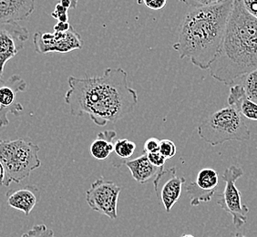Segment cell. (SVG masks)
Here are the masks:
<instances>
[{"instance_id": "obj_1", "label": "cell", "mask_w": 257, "mask_h": 237, "mask_svg": "<svg viewBox=\"0 0 257 237\" xmlns=\"http://www.w3.org/2000/svg\"><path fill=\"white\" fill-rule=\"evenodd\" d=\"M68 84L64 99L70 115L87 114L99 127L125 118L138 104L137 91L128 86V73L121 68H108L101 76H70Z\"/></svg>"}, {"instance_id": "obj_2", "label": "cell", "mask_w": 257, "mask_h": 237, "mask_svg": "<svg viewBox=\"0 0 257 237\" xmlns=\"http://www.w3.org/2000/svg\"><path fill=\"white\" fill-rule=\"evenodd\" d=\"M257 69V19L233 0L231 14L210 75L226 86Z\"/></svg>"}, {"instance_id": "obj_3", "label": "cell", "mask_w": 257, "mask_h": 237, "mask_svg": "<svg viewBox=\"0 0 257 237\" xmlns=\"http://www.w3.org/2000/svg\"><path fill=\"white\" fill-rule=\"evenodd\" d=\"M232 5L233 0H224L218 5L189 11L173 46L180 59H188L200 69H209L222 44Z\"/></svg>"}, {"instance_id": "obj_4", "label": "cell", "mask_w": 257, "mask_h": 237, "mask_svg": "<svg viewBox=\"0 0 257 237\" xmlns=\"http://www.w3.org/2000/svg\"><path fill=\"white\" fill-rule=\"evenodd\" d=\"M198 135L206 144L216 146L228 142H243L251 133L237 110L228 106L213 112L198 125Z\"/></svg>"}, {"instance_id": "obj_5", "label": "cell", "mask_w": 257, "mask_h": 237, "mask_svg": "<svg viewBox=\"0 0 257 237\" xmlns=\"http://www.w3.org/2000/svg\"><path fill=\"white\" fill-rule=\"evenodd\" d=\"M39 153L40 147L37 144L24 139H0V162L6 171L4 186H10L11 183H21L36 169L40 168Z\"/></svg>"}, {"instance_id": "obj_6", "label": "cell", "mask_w": 257, "mask_h": 237, "mask_svg": "<svg viewBox=\"0 0 257 237\" xmlns=\"http://www.w3.org/2000/svg\"><path fill=\"white\" fill-rule=\"evenodd\" d=\"M243 175V171L236 165H231L223 172L222 178L225 183L223 192L217 201L224 212L232 215L235 227L241 228L247 222L249 208L242 203L241 192L236 186V181Z\"/></svg>"}, {"instance_id": "obj_7", "label": "cell", "mask_w": 257, "mask_h": 237, "mask_svg": "<svg viewBox=\"0 0 257 237\" xmlns=\"http://www.w3.org/2000/svg\"><path fill=\"white\" fill-rule=\"evenodd\" d=\"M120 191L121 188L118 184L100 177L91 183L86 192V201L93 211L102 213L111 220H116Z\"/></svg>"}, {"instance_id": "obj_8", "label": "cell", "mask_w": 257, "mask_h": 237, "mask_svg": "<svg viewBox=\"0 0 257 237\" xmlns=\"http://www.w3.org/2000/svg\"><path fill=\"white\" fill-rule=\"evenodd\" d=\"M35 50L40 54H48L52 52L69 53L73 50H81L83 40L80 35L73 29L67 32H37L33 38Z\"/></svg>"}, {"instance_id": "obj_9", "label": "cell", "mask_w": 257, "mask_h": 237, "mask_svg": "<svg viewBox=\"0 0 257 237\" xmlns=\"http://www.w3.org/2000/svg\"><path fill=\"white\" fill-rule=\"evenodd\" d=\"M29 37V30L18 23H0V80L7 62L24 48Z\"/></svg>"}, {"instance_id": "obj_10", "label": "cell", "mask_w": 257, "mask_h": 237, "mask_svg": "<svg viewBox=\"0 0 257 237\" xmlns=\"http://www.w3.org/2000/svg\"><path fill=\"white\" fill-rule=\"evenodd\" d=\"M185 182V178L177 175L175 167L162 169L156 175L154 181V191L166 212H171L174 204L178 202Z\"/></svg>"}, {"instance_id": "obj_11", "label": "cell", "mask_w": 257, "mask_h": 237, "mask_svg": "<svg viewBox=\"0 0 257 237\" xmlns=\"http://www.w3.org/2000/svg\"><path fill=\"white\" fill-rule=\"evenodd\" d=\"M27 89L25 80L19 75H13L8 80H0V128L7 127L10 124L8 113L20 115L24 108L22 104L16 101V96Z\"/></svg>"}, {"instance_id": "obj_12", "label": "cell", "mask_w": 257, "mask_h": 237, "mask_svg": "<svg viewBox=\"0 0 257 237\" xmlns=\"http://www.w3.org/2000/svg\"><path fill=\"white\" fill-rule=\"evenodd\" d=\"M219 184L218 173L212 168H203L198 173L196 179L186 188L192 206L208 203L213 199Z\"/></svg>"}, {"instance_id": "obj_13", "label": "cell", "mask_w": 257, "mask_h": 237, "mask_svg": "<svg viewBox=\"0 0 257 237\" xmlns=\"http://www.w3.org/2000/svg\"><path fill=\"white\" fill-rule=\"evenodd\" d=\"M35 10V0H0V23H18Z\"/></svg>"}, {"instance_id": "obj_14", "label": "cell", "mask_w": 257, "mask_h": 237, "mask_svg": "<svg viewBox=\"0 0 257 237\" xmlns=\"http://www.w3.org/2000/svg\"><path fill=\"white\" fill-rule=\"evenodd\" d=\"M40 191L34 185H28L15 191L7 193L8 204L10 207L30 215L39 201Z\"/></svg>"}, {"instance_id": "obj_15", "label": "cell", "mask_w": 257, "mask_h": 237, "mask_svg": "<svg viewBox=\"0 0 257 237\" xmlns=\"http://www.w3.org/2000/svg\"><path fill=\"white\" fill-rule=\"evenodd\" d=\"M124 164L130 170L134 180L141 184L147 183L151 179L156 177L159 172L163 169L158 168L150 163L145 153L138 158L125 162Z\"/></svg>"}, {"instance_id": "obj_16", "label": "cell", "mask_w": 257, "mask_h": 237, "mask_svg": "<svg viewBox=\"0 0 257 237\" xmlns=\"http://www.w3.org/2000/svg\"><path fill=\"white\" fill-rule=\"evenodd\" d=\"M116 135L117 134L113 130L99 133L89 148L91 156L99 161L109 158V155L114 152L113 140Z\"/></svg>"}, {"instance_id": "obj_17", "label": "cell", "mask_w": 257, "mask_h": 237, "mask_svg": "<svg viewBox=\"0 0 257 237\" xmlns=\"http://www.w3.org/2000/svg\"><path fill=\"white\" fill-rule=\"evenodd\" d=\"M232 108L236 109L242 117L257 122V103L248 99L246 94L242 96Z\"/></svg>"}, {"instance_id": "obj_18", "label": "cell", "mask_w": 257, "mask_h": 237, "mask_svg": "<svg viewBox=\"0 0 257 237\" xmlns=\"http://www.w3.org/2000/svg\"><path fill=\"white\" fill-rule=\"evenodd\" d=\"M242 86L244 89L246 97L257 103V69L242 76Z\"/></svg>"}, {"instance_id": "obj_19", "label": "cell", "mask_w": 257, "mask_h": 237, "mask_svg": "<svg viewBox=\"0 0 257 237\" xmlns=\"http://www.w3.org/2000/svg\"><path fill=\"white\" fill-rule=\"evenodd\" d=\"M136 144L127 139H119L114 144V152L119 158H130L134 155Z\"/></svg>"}, {"instance_id": "obj_20", "label": "cell", "mask_w": 257, "mask_h": 237, "mask_svg": "<svg viewBox=\"0 0 257 237\" xmlns=\"http://www.w3.org/2000/svg\"><path fill=\"white\" fill-rule=\"evenodd\" d=\"M159 152L167 160V159L173 158L175 156V154L177 153V148L173 141L168 139H163L160 141Z\"/></svg>"}, {"instance_id": "obj_21", "label": "cell", "mask_w": 257, "mask_h": 237, "mask_svg": "<svg viewBox=\"0 0 257 237\" xmlns=\"http://www.w3.org/2000/svg\"><path fill=\"white\" fill-rule=\"evenodd\" d=\"M21 237H56L53 230L49 229L45 224L34 225L29 232L22 234Z\"/></svg>"}, {"instance_id": "obj_22", "label": "cell", "mask_w": 257, "mask_h": 237, "mask_svg": "<svg viewBox=\"0 0 257 237\" xmlns=\"http://www.w3.org/2000/svg\"><path fill=\"white\" fill-rule=\"evenodd\" d=\"M192 9H202L218 5L224 0H179Z\"/></svg>"}, {"instance_id": "obj_23", "label": "cell", "mask_w": 257, "mask_h": 237, "mask_svg": "<svg viewBox=\"0 0 257 237\" xmlns=\"http://www.w3.org/2000/svg\"><path fill=\"white\" fill-rule=\"evenodd\" d=\"M68 10H69L60 5V3H58L55 7L54 11L51 13V16L55 20H59L60 22H69Z\"/></svg>"}, {"instance_id": "obj_24", "label": "cell", "mask_w": 257, "mask_h": 237, "mask_svg": "<svg viewBox=\"0 0 257 237\" xmlns=\"http://www.w3.org/2000/svg\"><path fill=\"white\" fill-rule=\"evenodd\" d=\"M145 154H146V153H145ZM146 155H147L149 162L152 163L153 165L158 167V168H164V164L166 163V159H165V157H163L160 152L148 153V154H146Z\"/></svg>"}, {"instance_id": "obj_25", "label": "cell", "mask_w": 257, "mask_h": 237, "mask_svg": "<svg viewBox=\"0 0 257 237\" xmlns=\"http://www.w3.org/2000/svg\"><path fill=\"white\" fill-rule=\"evenodd\" d=\"M160 148V140L157 138H150L144 143V153H156Z\"/></svg>"}, {"instance_id": "obj_26", "label": "cell", "mask_w": 257, "mask_h": 237, "mask_svg": "<svg viewBox=\"0 0 257 237\" xmlns=\"http://www.w3.org/2000/svg\"><path fill=\"white\" fill-rule=\"evenodd\" d=\"M144 5L152 10H163L167 4V0H143Z\"/></svg>"}, {"instance_id": "obj_27", "label": "cell", "mask_w": 257, "mask_h": 237, "mask_svg": "<svg viewBox=\"0 0 257 237\" xmlns=\"http://www.w3.org/2000/svg\"><path fill=\"white\" fill-rule=\"evenodd\" d=\"M244 9L257 19V0H239Z\"/></svg>"}, {"instance_id": "obj_28", "label": "cell", "mask_w": 257, "mask_h": 237, "mask_svg": "<svg viewBox=\"0 0 257 237\" xmlns=\"http://www.w3.org/2000/svg\"><path fill=\"white\" fill-rule=\"evenodd\" d=\"M72 26L69 24V22H58L54 26V32H67L70 30Z\"/></svg>"}, {"instance_id": "obj_29", "label": "cell", "mask_w": 257, "mask_h": 237, "mask_svg": "<svg viewBox=\"0 0 257 237\" xmlns=\"http://www.w3.org/2000/svg\"><path fill=\"white\" fill-rule=\"evenodd\" d=\"M59 3L67 10L76 9L78 5V0H60Z\"/></svg>"}, {"instance_id": "obj_30", "label": "cell", "mask_w": 257, "mask_h": 237, "mask_svg": "<svg viewBox=\"0 0 257 237\" xmlns=\"http://www.w3.org/2000/svg\"><path fill=\"white\" fill-rule=\"evenodd\" d=\"M6 180V171L2 163L0 162V185L4 186Z\"/></svg>"}, {"instance_id": "obj_31", "label": "cell", "mask_w": 257, "mask_h": 237, "mask_svg": "<svg viewBox=\"0 0 257 237\" xmlns=\"http://www.w3.org/2000/svg\"><path fill=\"white\" fill-rule=\"evenodd\" d=\"M232 237H246L245 235H243L241 232H236L234 234H232Z\"/></svg>"}, {"instance_id": "obj_32", "label": "cell", "mask_w": 257, "mask_h": 237, "mask_svg": "<svg viewBox=\"0 0 257 237\" xmlns=\"http://www.w3.org/2000/svg\"><path fill=\"white\" fill-rule=\"evenodd\" d=\"M182 237H194L193 235H191V234H183Z\"/></svg>"}]
</instances>
